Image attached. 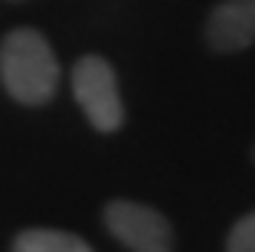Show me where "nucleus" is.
<instances>
[{"label":"nucleus","mask_w":255,"mask_h":252,"mask_svg":"<svg viewBox=\"0 0 255 252\" xmlns=\"http://www.w3.org/2000/svg\"><path fill=\"white\" fill-rule=\"evenodd\" d=\"M59 59L49 39L33 26L10 30L0 43V82L13 102L39 108L59 89Z\"/></svg>","instance_id":"obj_1"},{"label":"nucleus","mask_w":255,"mask_h":252,"mask_svg":"<svg viewBox=\"0 0 255 252\" xmlns=\"http://www.w3.org/2000/svg\"><path fill=\"white\" fill-rule=\"evenodd\" d=\"M72 95L95 131L115 134L125 125V102L118 92V75L102 56H82L72 69Z\"/></svg>","instance_id":"obj_2"},{"label":"nucleus","mask_w":255,"mask_h":252,"mask_svg":"<svg viewBox=\"0 0 255 252\" xmlns=\"http://www.w3.org/2000/svg\"><path fill=\"white\" fill-rule=\"evenodd\" d=\"M105 230L128 252H173V226L160 210L137 200H112L102 213Z\"/></svg>","instance_id":"obj_3"},{"label":"nucleus","mask_w":255,"mask_h":252,"mask_svg":"<svg viewBox=\"0 0 255 252\" xmlns=\"http://www.w3.org/2000/svg\"><path fill=\"white\" fill-rule=\"evenodd\" d=\"M206 43L213 52H242L255 46V0H219L206 16Z\"/></svg>","instance_id":"obj_4"},{"label":"nucleus","mask_w":255,"mask_h":252,"mask_svg":"<svg viewBox=\"0 0 255 252\" xmlns=\"http://www.w3.org/2000/svg\"><path fill=\"white\" fill-rule=\"evenodd\" d=\"M10 252H95V249L75 233L33 226V230H20L10 239Z\"/></svg>","instance_id":"obj_5"},{"label":"nucleus","mask_w":255,"mask_h":252,"mask_svg":"<svg viewBox=\"0 0 255 252\" xmlns=\"http://www.w3.org/2000/svg\"><path fill=\"white\" fill-rule=\"evenodd\" d=\"M226 252H255V210L242 213L226 233Z\"/></svg>","instance_id":"obj_6"},{"label":"nucleus","mask_w":255,"mask_h":252,"mask_svg":"<svg viewBox=\"0 0 255 252\" xmlns=\"http://www.w3.org/2000/svg\"><path fill=\"white\" fill-rule=\"evenodd\" d=\"M252 157H255V148H252Z\"/></svg>","instance_id":"obj_7"}]
</instances>
